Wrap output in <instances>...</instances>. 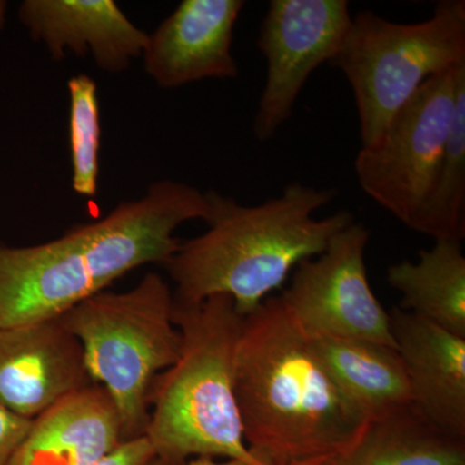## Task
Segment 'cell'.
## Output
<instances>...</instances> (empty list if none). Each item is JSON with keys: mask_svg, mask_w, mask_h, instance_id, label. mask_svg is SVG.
Listing matches in <instances>:
<instances>
[{"mask_svg": "<svg viewBox=\"0 0 465 465\" xmlns=\"http://www.w3.org/2000/svg\"><path fill=\"white\" fill-rule=\"evenodd\" d=\"M206 193L173 180L153 183L139 200L34 246L0 244V327L54 320L114 281L179 250L174 232L206 220Z\"/></svg>", "mask_w": 465, "mask_h": 465, "instance_id": "cell-1", "label": "cell"}, {"mask_svg": "<svg viewBox=\"0 0 465 465\" xmlns=\"http://www.w3.org/2000/svg\"><path fill=\"white\" fill-rule=\"evenodd\" d=\"M235 399L244 442L264 465H322L369 420L336 387L280 296L243 318Z\"/></svg>", "mask_w": 465, "mask_h": 465, "instance_id": "cell-2", "label": "cell"}, {"mask_svg": "<svg viewBox=\"0 0 465 465\" xmlns=\"http://www.w3.org/2000/svg\"><path fill=\"white\" fill-rule=\"evenodd\" d=\"M336 194L335 189L292 183L280 197L244 206L206 192L207 231L182 242L164 265L174 284V302L198 304L225 295L242 317L249 316L300 262L322 253L336 232L356 222L344 210L323 219L313 216Z\"/></svg>", "mask_w": 465, "mask_h": 465, "instance_id": "cell-3", "label": "cell"}, {"mask_svg": "<svg viewBox=\"0 0 465 465\" xmlns=\"http://www.w3.org/2000/svg\"><path fill=\"white\" fill-rule=\"evenodd\" d=\"M243 318L225 295L173 305L179 357L150 390L145 437L162 463L224 458L264 465L244 442L235 399V351Z\"/></svg>", "mask_w": 465, "mask_h": 465, "instance_id": "cell-4", "label": "cell"}, {"mask_svg": "<svg viewBox=\"0 0 465 465\" xmlns=\"http://www.w3.org/2000/svg\"><path fill=\"white\" fill-rule=\"evenodd\" d=\"M173 305L170 284L150 272L134 289L103 291L60 317L84 348L92 381L112 397L124 442L145 436L153 382L179 357Z\"/></svg>", "mask_w": 465, "mask_h": 465, "instance_id": "cell-5", "label": "cell"}, {"mask_svg": "<svg viewBox=\"0 0 465 465\" xmlns=\"http://www.w3.org/2000/svg\"><path fill=\"white\" fill-rule=\"evenodd\" d=\"M464 64L465 2L440 0L423 23H393L358 12L330 65L351 84L367 148L425 82Z\"/></svg>", "mask_w": 465, "mask_h": 465, "instance_id": "cell-6", "label": "cell"}, {"mask_svg": "<svg viewBox=\"0 0 465 465\" xmlns=\"http://www.w3.org/2000/svg\"><path fill=\"white\" fill-rule=\"evenodd\" d=\"M460 66L425 82L391 118L379 142L361 149L354 161L361 189L411 231L432 192L448 143Z\"/></svg>", "mask_w": 465, "mask_h": 465, "instance_id": "cell-7", "label": "cell"}, {"mask_svg": "<svg viewBox=\"0 0 465 465\" xmlns=\"http://www.w3.org/2000/svg\"><path fill=\"white\" fill-rule=\"evenodd\" d=\"M369 240V229L353 222L333 235L322 253L292 272L280 298L309 339H357L397 349L390 313L367 277Z\"/></svg>", "mask_w": 465, "mask_h": 465, "instance_id": "cell-8", "label": "cell"}, {"mask_svg": "<svg viewBox=\"0 0 465 465\" xmlns=\"http://www.w3.org/2000/svg\"><path fill=\"white\" fill-rule=\"evenodd\" d=\"M351 17L347 0H272L258 39L268 64L253 121L259 142L289 121L309 76L341 51Z\"/></svg>", "mask_w": 465, "mask_h": 465, "instance_id": "cell-9", "label": "cell"}, {"mask_svg": "<svg viewBox=\"0 0 465 465\" xmlns=\"http://www.w3.org/2000/svg\"><path fill=\"white\" fill-rule=\"evenodd\" d=\"M94 384L84 348L60 317L0 327V403L35 419Z\"/></svg>", "mask_w": 465, "mask_h": 465, "instance_id": "cell-10", "label": "cell"}, {"mask_svg": "<svg viewBox=\"0 0 465 465\" xmlns=\"http://www.w3.org/2000/svg\"><path fill=\"white\" fill-rule=\"evenodd\" d=\"M243 0H183L148 34L143 66L162 88L204 81L234 79L238 64L232 54L234 27Z\"/></svg>", "mask_w": 465, "mask_h": 465, "instance_id": "cell-11", "label": "cell"}, {"mask_svg": "<svg viewBox=\"0 0 465 465\" xmlns=\"http://www.w3.org/2000/svg\"><path fill=\"white\" fill-rule=\"evenodd\" d=\"M390 318L412 409L440 432L465 440V339L399 307Z\"/></svg>", "mask_w": 465, "mask_h": 465, "instance_id": "cell-12", "label": "cell"}, {"mask_svg": "<svg viewBox=\"0 0 465 465\" xmlns=\"http://www.w3.org/2000/svg\"><path fill=\"white\" fill-rule=\"evenodd\" d=\"M18 18L54 60L67 51L92 56L101 70L119 73L143 57L148 34L113 0H25Z\"/></svg>", "mask_w": 465, "mask_h": 465, "instance_id": "cell-13", "label": "cell"}, {"mask_svg": "<svg viewBox=\"0 0 465 465\" xmlns=\"http://www.w3.org/2000/svg\"><path fill=\"white\" fill-rule=\"evenodd\" d=\"M122 442L118 410L94 382L33 419L8 465H94Z\"/></svg>", "mask_w": 465, "mask_h": 465, "instance_id": "cell-14", "label": "cell"}, {"mask_svg": "<svg viewBox=\"0 0 465 465\" xmlns=\"http://www.w3.org/2000/svg\"><path fill=\"white\" fill-rule=\"evenodd\" d=\"M336 387L367 420L411 406L409 381L397 349L357 339H309Z\"/></svg>", "mask_w": 465, "mask_h": 465, "instance_id": "cell-15", "label": "cell"}, {"mask_svg": "<svg viewBox=\"0 0 465 465\" xmlns=\"http://www.w3.org/2000/svg\"><path fill=\"white\" fill-rule=\"evenodd\" d=\"M388 282L402 295L399 308L465 339V256L461 241L439 240L418 262H396Z\"/></svg>", "mask_w": 465, "mask_h": 465, "instance_id": "cell-16", "label": "cell"}, {"mask_svg": "<svg viewBox=\"0 0 465 465\" xmlns=\"http://www.w3.org/2000/svg\"><path fill=\"white\" fill-rule=\"evenodd\" d=\"M464 440L409 406L370 420L351 448L322 465H465Z\"/></svg>", "mask_w": 465, "mask_h": 465, "instance_id": "cell-17", "label": "cell"}, {"mask_svg": "<svg viewBox=\"0 0 465 465\" xmlns=\"http://www.w3.org/2000/svg\"><path fill=\"white\" fill-rule=\"evenodd\" d=\"M414 232L434 241L465 235V65L459 67L454 113L439 173Z\"/></svg>", "mask_w": 465, "mask_h": 465, "instance_id": "cell-18", "label": "cell"}, {"mask_svg": "<svg viewBox=\"0 0 465 465\" xmlns=\"http://www.w3.org/2000/svg\"><path fill=\"white\" fill-rule=\"evenodd\" d=\"M70 97V154L73 191L82 197H96L99 189L100 108L97 84L90 75L72 76Z\"/></svg>", "mask_w": 465, "mask_h": 465, "instance_id": "cell-19", "label": "cell"}, {"mask_svg": "<svg viewBox=\"0 0 465 465\" xmlns=\"http://www.w3.org/2000/svg\"><path fill=\"white\" fill-rule=\"evenodd\" d=\"M32 423L30 419L15 414L0 403V465H8Z\"/></svg>", "mask_w": 465, "mask_h": 465, "instance_id": "cell-20", "label": "cell"}, {"mask_svg": "<svg viewBox=\"0 0 465 465\" xmlns=\"http://www.w3.org/2000/svg\"><path fill=\"white\" fill-rule=\"evenodd\" d=\"M154 458L152 445L145 436L124 440L108 457L94 465H145Z\"/></svg>", "mask_w": 465, "mask_h": 465, "instance_id": "cell-21", "label": "cell"}, {"mask_svg": "<svg viewBox=\"0 0 465 465\" xmlns=\"http://www.w3.org/2000/svg\"><path fill=\"white\" fill-rule=\"evenodd\" d=\"M145 465H168L162 463V461L157 460V459L153 458L152 460L148 461ZM174 465H250L243 463V461L240 460H229V459H225L224 461H217L215 458H195L193 460H186L183 463L174 464Z\"/></svg>", "mask_w": 465, "mask_h": 465, "instance_id": "cell-22", "label": "cell"}, {"mask_svg": "<svg viewBox=\"0 0 465 465\" xmlns=\"http://www.w3.org/2000/svg\"><path fill=\"white\" fill-rule=\"evenodd\" d=\"M5 15H7V2L0 0V32L5 25Z\"/></svg>", "mask_w": 465, "mask_h": 465, "instance_id": "cell-23", "label": "cell"}]
</instances>
